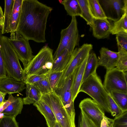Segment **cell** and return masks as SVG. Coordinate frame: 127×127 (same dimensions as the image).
Here are the masks:
<instances>
[{
    "mask_svg": "<svg viewBox=\"0 0 127 127\" xmlns=\"http://www.w3.org/2000/svg\"><path fill=\"white\" fill-rule=\"evenodd\" d=\"M53 10L36 0H23L20 17L16 32L28 40L37 43L46 41L47 20Z\"/></svg>",
    "mask_w": 127,
    "mask_h": 127,
    "instance_id": "obj_1",
    "label": "cell"
},
{
    "mask_svg": "<svg viewBox=\"0 0 127 127\" xmlns=\"http://www.w3.org/2000/svg\"><path fill=\"white\" fill-rule=\"evenodd\" d=\"M1 48L7 76L18 81H24L26 78L25 73L20 65L18 57L7 36L2 35Z\"/></svg>",
    "mask_w": 127,
    "mask_h": 127,
    "instance_id": "obj_2",
    "label": "cell"
},
{
    "mask_svg": "<svg viewBox=\"0 0 127 127\" xmlns=\"http://www.w3.org/2000/svg\"><path fill=\"white\" fill-rule=\"evenodd\" d=\"M53 50L46 45L24 69L26 77L32 75H44L50 73L54 61Z\"/></svg>",
    "mask_w": 127,
    "mask_h": 127,
    "instance_id": "obj_3",
    "label": "cell"
},
{
    "mask_svg": "<svg viewBox=\"0 0 127 127\" xmlns=\"http://www.w3.org/2000/svg\"><path fill=\"white\" fill-rule=\"evenodd\" d=\"M80 92L89 95L104 111L110 113L108 94L96 73L90 75L82 83L79 90Z\"/></svg>",
    "mask_w": 127,
    "mask_h": 127,
    "instance_id": "obj_4",
    "label": "cell"
},
{
    "mask_svg": "<svg viewBox=\"0 0 127 127\" xmlns=\"http://www.w3.org/2000/svg\"><path fill=\"white\" fill-rule=\"evenodd\" d=\"M60 34L59 44L53 55L54 59L65 49L72 53L75 47L79 45L80 37L75 17H72L70 24L67 27L61 30Z\"/></svg>",
    "mask_w": 127,
    "mask_h": 127,
    "instance_id": "obj_5",
    "label": "cell"
},
{
    "mask_svg": "<svg viewBox=\"0 0 127 127\" xmlns=\"http://www.w3.org/2000/svg\"><path fill=\"white\" fill-rule=\"evenodd\" d=\"M41 99L52 110L57 121L62 127H76L68 114L59 96L54 91L42 95Z\"/></svg>",
    "mask_w": 127,
    "mask_h": 127,
    "instance_id": "obj_6",
    "label": "cell"
},
{
    "mask_svg": "<svg viewBox=\"0 0 127 127\" xmlns=\"http://www.w3.org/2000/svg\"><path fill=\"white\" fill-rule=\"evenodd\" d=\"M127 72L116 67L107 70L103 84L108 94L116 92L127 94Z\"/></svg>",
    "mask_w": 127,
    "mask_h": 127,
    "instance_id": "obj_7",
    "label": "cell"
},
{
    "mask_svg": "<svg viewBox=\"0 0 127 127\" xmlns=\"http://www.w3.org/2000/svg\"><path fill=\"white\" fill-rule=\"evenodd\" d=\"M8 40L25 68L34 57L32 54L29 40L15 32L10 33Z\"/></svg>",
    "mask_w": 127,
    "mask_h": 127,
    "instance_id": "obj_8",
    "label": "cell"
},
{
    "mask_svg": "<svg viewBox=\"0 0 127 127\" xmlns=\"http://www.w3.org/2000/svg\"><path fill=\"white\" fill-rule=\"evenodd\" d=\"M91 44L85 43L73 51L70 62L64 71V73L57 87L61 86L74 70L79 66L89 55L93 49Z\"/></svg>",
    "mask_w": 127,
    "mask_h": 127,
    "instance_id": "obj_9",
    "label": "cell"
},
{
    "mask_svg": "<svg viewBox=\"0 0 127 127\" xmlns=\"http://www.w3.org/2000/svg\"><path fill=\"white\" fill-rule=\"evenodd\" d=\"M74 72V70L63 84L61 86L57 87L54 91L59 96L68 115L72 121L75 123V113L71 92Z\"/></svg>",
    "mask_w": 127,
    "mask_h": 127,
    "instance_id": "obj_10",
    "label": "cell"
},
{
    "mask_svg": "<svg viewBox=\"0 0 127 127\" xmlns=\"http://www.w3.org/2000/svg\"><path fill=\"white\" fill-rule=\"evenodd\" d=\"M107 19L116 21L127 11V0H99Z\"/></svg>",
    "mask_w": 127,
    "mask_h": 127,
    "instance_id": "obj_11",
    "label": "cell"
},
{
    "mask_svg": "<svg viewBox=\"0 0 127 127\" xmlns=\"http://www.w3.org/2000/svg\"><path fill=\"white\" fill-rule=\"evenodd\" d=\"M79 107L95 124L100 127L101 123L105 115L104 111L96 102L90 98H86L80 102Z\"/></svg>",
    "mask_w": 127,
    "mask_h": 127,
    "instance_id": "obj_12",
    "label": "cell"
},
{
    "mask_svg": "<svg viewBox=\"0 0 127 127\" xmlns=\"http://www.w3.org/2000/svg\"><path fill=\"white\" fill-rule=\"evenodd\" d=\"M100 56L98 59V64L104 67L107 70L116 67L119 58L118 52L111 51L104 47L99 51Z\"/></svg>",
    "mask_w": 127,
    "mask_h": 127,
    "instance_id": "obj_13",
    "label": "cell"
},
{
    "mask_svg": "<svg viewBox=\"0 0 127 127\" xmlns=\"http://www.w3.org/2000/svg\"><path fill=\"white\" fill-rule=\"evenodd\" d=\"M112 26L107 19H94L92 28L93 35L98 39L107 38L111 34Z\"/></svg>",
    "mask_w": 127,
    "mask_h": 127,
    "instance_id": "obj_14",
    "label": "cell"
},
{
    "mask_svg": "<svg viewBox=\"0 0 127 127\" xmlns=\"http://www.w3.org/2000/svg\"><path fill=\"white\" fill-rule=\"evenodd\" d=\"M24 81L7 76L0 80V90L8 94L19 93L26 88Z\"/></svg>",
    "mask_w": 127,
    "mask_h": 127,
    "instance_id": "obj_15",
    "label": "cell"
},
{
    "mask_svg": "<svg viewBox=\"0 0 127 127\" xmlns=\"http://www.w3.org/2000/svg\"><path fill=\"white\" fill-rule=\"evenodd\" d=\"M89 56L75 70L71 86L72 98L74 101L79 93L82 84L85 67Z\"/></svg>",
    "mask_w": 127,
    "mask_h": 127,
    "instance_id": "obj_16",
    "label": "cell"
},
{
    "mask_svg": "<svg viewBox=\"0 0 127 127\" xmlns=\"http://www.w3.org/2000/svg\"><path fill=\"white\" fill-rule=\"evenodd\" d=\"M72 53L70 52L66 49H64L58 57L54 59L52 68L50 73L64 71L70 62Z\"/></svg>",
    "mask_w": 127,
    "mask_h": 127,
    "instance_id": "obj_17",
    "label": "cell"
},
{
    "mask_svg": "<svg viewBox=\"0 0 127 127\" xmlns=\"http://www.w3.org/2000/svg\"><path fill=\"white\" fill-rule=\"evenodd\" d=\"M33 104L44 116L48 127H54L57 120L54 113L49 106L41 99Z\"/></svg>",
    "mask_w": 127,
    "mask_h": 127,
    "instance_id": "obj_18",
    "label": "cell"
},
{
    "mask_svg": "<svg viewBox=\"0 0 127 127\" xmlns=\"http://www.w3.org/2000/svg\"><path fill=\"white\" fill-rule=\"evenodd\" d=\"M23 0H14L9 22V32H16L21 13Z\"/></svg>",
    "mask_w": 127,
    "mask_h": 127,
    "instance_id": "obj_19",
    "label": "cell"
},
{
    "mask_svg": "<svg viewBox=\"0 0 127 127\" xmlns=\"http://www.w3.org/2000/svg\"><path fill=\"white\" fill-rule=\"evenodd\" d=\"M23 104L22 98L19 97H15L2 113L5 115L16 118L17 115L21 114Z\"/></svg>",
    "mask_w": 127,
    "mask_h": 127,
    "instance_id": "obj_20",
    "label": "cell"
},
{
    "mask_svg": "<svg viewBox=\"0 0 127 127\" xmlns=\"http://www.w3.org/2000/svg\"><path fill=\"white\" fill-rule=\"evenodd\" d=\"M25 97L22 98L24 104L30 105L40 100L42 95L41 93L33 85L26 84Z\"/></svg>",
    "mask_w": 127,
    "mask_h": 127,
    "instance_id": "obj_21",
    "label": "cell"
},
{
    "mask_svg": "<svg viewBox=\"0 0 127 127\" xmlns=\"http://www.w3.org/2000/svg\"><path fill=\"white\" fill-rule=\"evenodd\" d=\"M98 66V59L96 54L93 52L90 53L85 67L82 83L90 75L96 73Z\"/></svg>",
    "mask_w": 127,
    "mask_h": 127,
    "instance_id": "obj_22",
    "label": "cell"
},
{
    "mask_svg": "<svg viewBox=\"0 0 127 127\" xmlns=\"http://www.w3.org/2000/svg\"><path fill=\"white\" fill-rule=\"evenodd\" d=\"M60 1L67 15L72 17L81 16V8L77 0H64Z\"/></svg>",
    "mask_w": 127,
    "mask_h": 127,
    "instance_id": "obj_23",
    "label": "cell"
},
{
    "mask_svg": "<svg viewBox=\"0 0 127 127\" xmlns=\"http://www.w3.org/2000/svg\"><path fill=\"white\" fill-rule=\"evenodd\" d=\"M88 2L90 14L94 19H107L99 0H88Z\"/></svg>",
    "mask_w": 127,
    "mask_h": 127,
    "instance_id": "obj_24",
    "label": "cell"
},
{
    "mask_svg": "<svg viewBox=\"0 0 127 127\" xmlns=\"http://www.w3.org/2000/svg\"><path fill=\"white\" fill-rule=\"evenodd\" d=\"M14 0H5V9L3 25L2 27L1 34L9 33V22L11 17Z\"/></svg>",
    "mask_w": 127,
    "mask_h": 127,
    "instance_id": "obj_25",
    "label": "cell"
},
{
    "mask_svg": "<svg viewBox=\"0 0 127 127\" xmlns=\"http://www.w3.org/2000/svg\"><path fill=\"white\" fill-rule=\"evenodd\" d=\"M121 32L127 33V12H125L118 20L112 24L111 34H116Z\"/></svg>",
    "mask_w": 127,
    "mask_h": 127,
    "instance_id": "obj_26",
    "label": "cell"
},
{
    "mask_svg": "<svg viewBox=\"0 0 127 127\" xmlns=\"http://www.w3.org/2000/svg\"><path fill=\"white\" fill-rule=\"evenodd\" d=\"M81 11L80 17L86 22L87 24L92 28L94 19L92 17L89 9L88 0H77Z\"/></svg>",
    "mask_w": 127,
    "mask_h": 127,
    "instance_id": "obj_27",
    "label": "cell"
},
{
    "mask_svg": "<svg viewBox=\"0 0 127 127\" xmlns=\"http://www.w3.org/2000/svg\"><path fill=\"white\" fill-rule=\"evenodd\" d=\"M108 94L124 112L127 111V94L114 91Z\"/></svg>",
    "mask_w": 127,
    "mask_h": 127,
    "instance_id": "obj_28",
    "label": "cell"
},
{
    "mask_svg": "<svg viewBox=\"0 0 127 127\" xmlns=\"http://www.w3.org/2000/svg\"><path fill=\"white\" fill-rule=\"evenodd\" d=\"M119 58L116 67L125 72L127 71V50L121 48H118Z\"/></svg>",
    "mask_w": 127,
    "mask_h": 127,
    "instance_id": "obj_29",
    "label": "cell"
},
{
    "mask_svg": "<svg viewBox=\"0 0 127 127\" xmlns=\"http://www.w3.org/2000/svg\"><path fill=\"white\" fill-rule=\"evenodd\" d=\"M33 85L41 93L42 95L53 91L49 83L48 76L45 79L36 83Z\"/></svg>",
    "mask_w": 127,
    "mask_h": 127,
    "instance_id": "obj_30",
    "label": "cell"
},
{
    "mask_svg": "<svg viewBox=\"0 0 127 127\" xmlns=\"http://www.w3.org/2000/svg\"><path fill=\"white\" fill-rule=\"evenodd\" d=\"M64 72H54L49 74L48 75L49 81L51 87L53 91L57 87L62 78Z\"/></svg>",
    "mask_w": 127,
    "mask_h": 127,
    "instance_id": "obj_31",
    "label": "cell"
},
{
    "mask_svg": "<svg viewBox=\"0 0 127 127\" xmlns=\"http://www.w3.org/2000/svg\"><path fill=\"white\" fill-rule=\"evenodd\" d=\"M109 105L111 115L115 118L120 115L124 112L119 107L114 101L111 96L108 94Z\"/></svg>",
    "mask_w": 127,
    "mask_h": 127,
    "instance_id": "obj_32",
    "label": "cell"
},
{
    "mask_svg": "<svg viewBox=\"0 0 127 127\" xmlns=\"http://www.w3.org/2000/svg\"><path fill=\"white\" fill-rule=\"evenodd\" d=\"M0 127H19L15 118L4 115L0 119Z\"/></svg>",
    "mask_w": 127,
    "mask_h": 127,
    "instance_id": "obj_33",
    "label": "cell"
},
{
    "mask_svg": "<svg viewBox=\"0 0 127 127\" xmlns=\"http://www.w3.org/2000/svg\"><path fill=\"white\" fill-rule=\"evenodd\" d=\"M116 35V39L118 48L127 50V33L121 32Z\"/></svg>",
    "mask_w": 127,
    "mask_h": 127,
    "instance_id": "obj_34",
    "label": "cell"
},
{
    "mask_svg": "<svg viewBox=\"0 0 127 127\" xmlns=\"http://www.w3.org/2000/svg\"><path fill=\"white\" fill-rule=\"evenodd\" d=\"M114 127H127V111H124L120 115L114 119Z\"/></svg>",
    "mask_w": 127,
    "mask_h": 127,
    "instance_id": "obj_35",
    "label": "cell"
},
{
    "mask_svg": "<svg viewBox=\"0 0 127 127\" xmlns=\"http://www.w3.org/2000/svg\"><path fill=\"white\" fill-rule=\"evenodd\" d=\"M80 116L81 127H97L94 123L81 111Z\"/></svg>",
    "mask_w": 127,
    "mask_h": 127,
    "instance_id": "obj_36",
    "label": "cell"
},
{
    "mask_svg": "<svg viewBox=\"0 0 127 127\" xmlns=\"http://www.w3.org/2000/svg\"><path fill=\"white\" fill-rule=\"evenodd\" d=\"M49 74L44 75H33L26 77L24 81L25 84L33 85L42 80L46 78Z\"/></svg>",
    "mask_w": 127,
    "mask_h": 127,
    "instance_id": "obj_37",
    "label": "cell"
},
{
    "mask_svg": "<svg viewBox=\"0 0 127 127\" xmlns=\"http://www.w3.org/2000/svg\"><path fill=\"white\" fill-rule=\"evenodd\" d=\"M2 34L0 31V80L7 77V74L3 61L1 48Z\"/></svg>",
    "mask_w": 127,
    "mask_h": 127,
    "instance_id": "obj_38",
    "label": "cell"
},
{
    "mask_svg": "<svg viewBox=\"0 0 127 127\" xmlns=\"http://www.w3.org/2000/svg\"><path fill=\"white\" fill-rule=\"evenodd\" d=\"M114 119L108 118L105 115L101 121L100 127H114Z\"/></svg>",
    "mask_w": 127,
    "mask_h": 127,
    "instance_id": "obj_39",
    "label": "cell"
},
{
    "mask_svg": "<svg viewBox=\"0 0 127 127\" xmlns=\"http://www.w3.org/2000/svg\"><path fill=\"white\" fill-rule=\"evenodd\" d=\"M4 18V14L2 9L0 6V25L1 28L3 24Z\"/></svg>",
    "mask_w": 127,
    "mask_h": 127,
    "instance_id": "obj_40",
    "label": "cell"
},
{
    "mask_svg": "<svg viewBox=\"0 0 127 127\" xmlns=\"http://www.w3.org/2000/svg\"><path fill=\"white\" fill-rule=\"evenodd\" d=\"M6 93L0 90V104H1L4 102V98Z\"/></svg>",
    "mask_w": 127,
    "mask_h": 127,
    "instance_id": "obj_41",
    "label": "cell"
},
{
    "mask_svg": "<svg viewBox=\"0 0 127 127\" xmlns=\"http://www.w3.org/2000/svg\"><path fill=\"white\" fill-rule=\"evenodd\" d=\"M3 104V103L0 106V113H2L4 110Z\"/></svg>",
    "mask_w": 127,
    "mask_h": 127,
    "instance_id": "obj_42",
    "label": "cell"
},
{
    "mask_svg": "<svg viewBox=\"0 0 127 127\" xmlns=\"http://www.w3.org/2000/svg\"><path fill=\"white\" fill-rule=\"evenodd\" d=\"M54 127H62L61 125L57 121Z\"/></svg>",
    "mask_w": 127,
    "mask_h": 127,
    "instance_id": "obj_43",
    "label": "cell"
},
{
    "mask_svg": "<svg viewBox=\"0 0 127 127\" xmlns=\"http://www.w3.org/2000/svg\"><path fill=\"white\" fill-rule=\"evenodd\" d=\"M77 127H81V122H80V115L79 117L78 121V125Z\"/></svg>",
    "mask_w": 127,
    "mask_h": 127,
    "instance_id": "obj_44",
    "label": "cell"
},
{
    "mask_svg": "<svg viewBox=\"0 0 127 127\" xmlns=\"http://www.w3.org/2000/svg\"><path fill=\"white\" fill-rule=\"evenodd\" d=\"M4 115V114L2 113H0V119L3 117Z\"/></svg>",
    "mask_w": 127,
    "mask_h": 127,
    "instance_id": "obj_45",
    "label": "cell"
},
{
    "mask_svg": "<svg viewBox=\"0 0 127 127\" xmlns=\"http://www.w3.org/2000/svg\"><path fill=\"white\" fill-rule=\"evenodd\" d=\"M1 104H0V105H1Z\"/></svg>",
    "mask_w": 127,
    "mask_h": 127,
    "instance_id": "obj_46",
    "label": "cell"
},
{
    "mask_svg": "<svg viewBox=\"0 0 127 127\" xmlns=\"http://www.w3.org/2000/svg\"><path fill=\"white\" fill-rule=\"evenodd\" d=\"M1 28V27H0V28Z\"/></svg>",
    "mask_w": 127,
    "mask_h": 127,
    "instance_id": "obj_47",
    "label": "cell"
},
{
    "mask_svg": "<svg viewBox=\"0 0 127 127\" xmlns=\"http://www.w3.org/2000/svg\"></svg>",
    "mask_w": 127,
    "mask_h": 127,
    "instance_id": "obj_48",
    "label": "cell"
},
{
    "mask_svg": "<svg viewBox=\"0 0 127 127\" xmlns=\"http://www.w3.org/2000/svg\"></svg>",
    "mask_w": 127,
    "mask_h": 127,
    "instance_id": "obj_49",
    "label": "cell"
}]
</instances>
